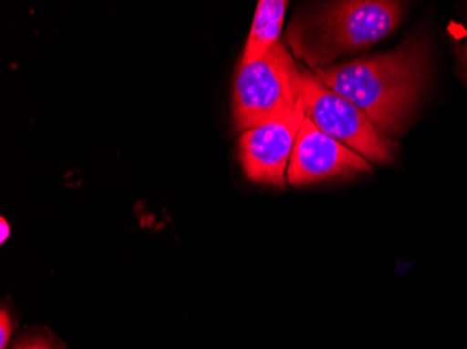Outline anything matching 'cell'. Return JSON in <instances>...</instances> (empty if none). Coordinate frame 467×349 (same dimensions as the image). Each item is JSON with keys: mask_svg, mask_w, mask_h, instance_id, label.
<instances>
[{"mask_svg": "<svg viewBox=\"0 0 467 349\" xmlns=\"http://www.w3.org/2000/svg\"><path fill=\"white\" fill-rule=\"evenodd\" d=\"M403 5L389 0H348L324 5L296 17L287 44L312 69L369 48L389 36L401 20Z\"/></svg>", "mask_w": 467, "mask_h": 349, "instance_id": "2", "label": "cell"}, {"mask_svg": "<svg viewBox=\"0 0 467 349\" xmlns=\"http://www.w3.org/2000/svg\"><path fill=\"white\" fill-rule=\"evenodd\" d=\"M10 236V225L4 217L0 218V243L6 242Z\"/></svg>", "mask_w": 467, "mask_h": 349, "instance_id": "9", "label": "cell"}, {"mask_svg": "<svg viewBox=\"0 0 467 349\" xmlns=\"http://www.w3.org/2000/svg\"><path fill=\"white\" fill-rule=\"evenodd\" d=\"M301 69L300 98L306 117L321 132L348 146L367 161L390 162L393 147L359 108Z\"/></svg>", "mask_w": 467, "mask_h": 349, "instance_id": "4", "label": "cell"}, {"mask_svg": "<svg viewBox=\"0 0 467 349\" xmlns=\"http://www.w3.org/2000/svg\"><path fill=\"white\" fill-rule=\"evenodd\" d=\"M466 54H467V52H466Z\"/></svg>", "mask_w": 467, "mask_h": 349, "instance_id": "11", "label": "cell"}, {"mask_svg": "<svg viewBox=\"0 0 467 349\" xmlns=\"http://www.w3.org/2000/svg\"><path fill=\"white\" fill-rule=\"evenodd\" d=\"M301 69L283 44L262 59L241 65L233 93L234 122L249 130L300 107Z\"/></svg>", "mask_w": 467, "mask_h": 349, "instance_id": "3", "label": "cell"}, {"mask_svg": "<svg viewBox=\"0 0 467 349\" xmlns=\"http://www.w3.org/2000/svg\"><path fill=\"white\" fill-rule=\"evenodd\" d=\"M304 118L301 104L294 111L243 133L240 159L249 180L275 188L285 185L288 162Z\"/></svg>", "mask_w": 467, "mask_h": 349, "instance_id": "5", "label": "cell"}, {"mask_svg": "<svg viewBox=\"0 0 467 349\" xmlns=\"http://www.w3.org/2000/svg\"><path fill=\"white\" fill-rule=\"evenodd\" d=\"M12 332V320H10L6 309H2V312H0V349H6Z\"/></svg>", "mask_w": 467, "mask_h": 349, "instance_id": "8", "label": "cell"}, {"mask_svg": "<svg viewBox=\"0 0 467 349\" xmlns=\"http://www.w3.org/2000/svg\"><path fill=\"white\" fill-rule=\"evenodd\" d=\"M371 170V165L364 157L325 135L311 119L304 118L288 162V183L304 186Z\"/></svg>", "mask_w": 467, "mask_h": 349, "instance_id": "6", "label": "cell"}, {"mask_svg": "<svg viewBox=\"0 0 467 349\" xmlns=\"http://www.w3.org/2000/svg\"><path fill=\"white\" fill-rule=\"evenodd\" d=\"M20 349H49L48 346L46 345V344L42 343H33V344H27V345L23 346V348Z\"/></svg>", "mask_w": 467, "mask_h": 349, "instance_id": "10", "label": "cell"}, {"mask_svg": "<svg viewBox=\"0 0 467 349\" xmlns=\"http://www.w3.org/2000/svg\"><path fill=\"white\" fill-rule=\"evenodd\" d=\"M427 51L409 39L389 54L314 70L317 80L353 102L382 133L400 132L426 83Z\"/></svg>", "mask_w": 467, "mask_h": 349, "instance_id": "1", "label": "cell"}, {"mask_svg": "<svg viewBox=\"0 0 467 349\" xmlns=\"http://www.w3.org/2000/svg\"><path fill=\"white\" fill-rule=\"evenodd\" d=\"M287 2L285 0H261L254 12L251 33L244 48L241 65H249L262 59L275 44L285 23Z\"/></svg>", "mask_w": 467, "mask_h": 349, "instance_id": "7", "label": "cell"}]
</instances>
